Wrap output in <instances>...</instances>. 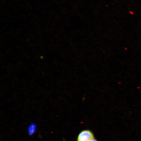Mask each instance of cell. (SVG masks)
<instances>
[{
    "label": "cell",
    "instance_id": "6da1fadb",
    "mask_svg": "<svg viewBox=\"0 0 141 141\" xmlns=\"http://www.w3.org/2000/svg\"><path fill=\"white\" fill-rule=\"evenodd\" d=\"M92 133L88 130H84L79 134L77 138V141H89L94 138Z\"/></svg>",
    "mask_w": 141,
    "mask_h": 141
},
{
    "label": "cell",
    "instance_id": "7a4b0ae2",
    "mask_svg": "<svg viewBox=\"0 0 141 141\" xmlns=\"http://www.w3.org/2000/svg\"><path fill=\"white\" fill-rule=\"evenodd\" d=\"M36 124L34 123L30 124L28 126L27 129L28 134L30 136L33 135L36 130Z\"/></svg>",
    "mask_w": 141,
    "mask_h": 141
},
{
    "label": "cell",
    "instance_id": "3957f363",
    "mask_svg": "<svg viewBox=\"0 0 141 141\" xmlns=\"http://www.w3.org/2000/svg\"><path fill=\"white\" fill-rule=\"evenodd\" d=\"M89 141H98L94 138L91 139Z\"/></svg>",
    "mask_w": 141,
    "mask_h": 141
}]
</instances>
